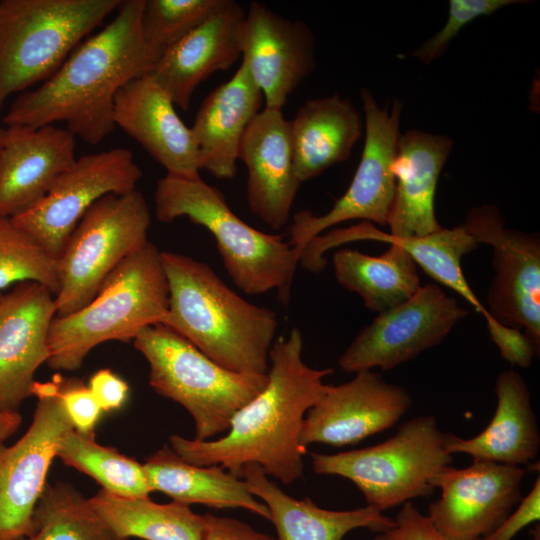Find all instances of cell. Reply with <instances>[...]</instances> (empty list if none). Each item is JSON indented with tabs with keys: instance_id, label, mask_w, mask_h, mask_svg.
I'll list each match as a JSON object with an SVG mask.
<instances>
[{
	"instance_id": "cell-1",
	"label": "cell",
	"mask_w": 540,
	"mask_h": 540,
	"mask_svg": "<svg viewBox=\"0 0 540 540\" xmlns=\"http://www.w3.org/2000/svg\"><path fill=\"white\" fill-rule=\"evenodd\" d=\"M298 328L280 337L269 351L268 381L264 389L236 412L224 436L206 441L169 437L170 448L197 466L218 465L242 479V470L256 464L283 484L301 478L306 448L300 444L307 411L329 385L323 379L333 369H315L302 359Z\"/></svg>"
},
{
	"instance_id": "cell-2",
	"label": "cell",
	"mask_w": 540,
	"mask_h": 540,
	"mask_svg": "<svg viewBox=\"0 0 540 540\" xmlns=\"http://www.w3.org/2000/svg\"><path fill=\"white\" fill-rule=\"evenodd\" d=\"M144 3L121 1L103 29L82 41L43 84L19 95L2 119L6 127L64 122L91 145L111 134L118 91L148 74L156 62L142 38Z\"/></svg>"
},
{
	"instance_id": "cell-3",
	"label": "cell",
	"mask_w": 540,
	"mask_h": 540,
	"mask_svg": "<svg viewBox=\"0 0 540 540\" xmlns=\"http://www.w3.org/2000/svg\"><path fill=\"white\" fill-rule=\"evenodd\" d=\"M161 258L169 297L160 324L226 369L267 374L275 312L245 300L204 262L169 251Z\"/></svg>"
},
{
	"instance_id": "cell-4",
	"label": "cell",
	"mask_w": 540,
	"mask_h": 540,
	"mask_svg": "<svg viewBox=\"0 0 540 540\" xmlns=\"http://www.w3.org/2000/svg\"><path fill=\"white\" fill-rule=\"evenodd\" d=\"M154 209L161 222L188 217L205 227L216 240L227 273L243 292L276 290L280 300L288 302L301 252L281 235L261 232L240 219L199 173H166L157 181Z\"/></svg>"
},
{
	"instance_id": "cell-5",
	"label": "cell",
	"mask_w": 540,
	"mask_h": 540,
	"mask_svg": "<svg viewBox=\"0 0 540 540\" xmlns=\"http://www.w3.org/2000/svg\"><path fill=\"white\" fill-rule=\"evenodd\" d=\"M168 297L161 251L149 241L108 275L86 305L54 317L47 364L55 370L74 371L97 345L133 341L144 328L162 323Z\"/></svg>"
},
{
	"instance_id": "cell-6",
	"label": "cell",
	"mask_w": 540,
	"mask_h": 540,
	"mask_svg": "<svg viewBox=\"0 0 540 540\" xmlns=\"http://www.w3.org/2000/svg\"><path fill=\"white\" fill-rule=\"evenodd\" d=\"M149 364V384L182 405L195 424V440L226 433L237 411L266 386L267 374H243L219 365L163 324L144 328L133 340Z\"/></svg>"
},
{
	"instance_id": "cell-7",
	"label": "cell",
	"mask_w": 540,
	"mask_h": 540,
	"mask_svg": "<svg viewBox=\"0 0 540 540\" xmlns=\"http://www.w3.org/2000/svg\"><path fill=\"white\" fill-rule=\"evenodd\" d=\"M122 0H1L0 115L6 100L47 80Z\"/></svg>"
},
{
	"instance_id": "cell-8",
	"label": "cell",
	"mask_w": 540,
	"mask_h": 540,
	"mask_svg": "<svg viewBox=\"0 0 540 540\" xmlns=\"http://www.w3.org/2000/svg\"><path fill=\"white\" fill-rule=\"evenodd\" d=\"M448 434L434 416L420 415L377 445L335 454L312 452V468L316 474L350 480L367 505L383 513L435 492L434 478L453 462L446 449Z\"/></svg>"
},
{
	"instance_id": "cell-9",
	"label": "cell",
	"mask_w": 540,
	"mask_h": 540,
	"mask_svg": "<svg viewBox=\"0 0 540 540\" xmlns=\"http://www.w3.org/2000/svg\"><path fill=\"white\" fill-rule=\"evenodd\" d=\"M150 224L147 202L137 189L96 201L58 258L56 316L75 312L92 300L108 275L149 242Z\"/></svg>"
},
{
	"instance_id": "cell-10",
	"label": "cell",
	"mask_w": 540,
	"mask_h": 540,
	"mask_svg": "<svg viewBox=\"0 0 540 540\" xmlns=\"http://www.w3.org/2000/svg\"><path fill=\"white\" fill-rule=\"evenodd\" d=\"M38 398L31 425L10 446L0 443V540L34 533V511L62 438L73 425L59 397V380L34 382Z\"/></svg>"
},
{
	"instance_id": "cell-11",
	"label": "cell",
	"mask_w": 540,
	"mask_h": 540,
	"mask_svg": "<svg viewBox=\"0 0 540 540\" xmlns=\"http://www.w3.org/2000/svg\"><path fill=\"white\" fill-rule=\"evenodd\" d=\"M365 116V140L359 165L346 192L323 215L299 211L293 216L289 243L301 254L307 243L325 229L360 219L387 225L395 179L391 170L400 136L402 102L395 99L389 110L372 94L360 93Z\"/></svg>"
},
{
	"instance_id": "cell-12",
	"label": "cell",
	"mask_w": 540,
	"mask_h": 540,
	"mask_svg": "<svg viewBox=\"0 0 540 540\" xmlns=\"http://www.w3.org/2000/svg\"><path fill=\"white\" fill-rule=\"evenodd\" d=\"M141 178L142 170L127 148L83 155L43 199L10 219L58 259L77 224L96 201L109 194L136 190Z\"/></svg>"
},
{
	"instance_id": "cell-13",
	"label": "cell",
	"mask_w": 540,
	"mask_h": 540,
	"mask_svg": "<svg viewBox=\"0 0 540 540\" xmlns=\"http://www.w3.org/2000/svg\"><path fill=\"white\" fill-rule=\"evenodd\" d=\"M468 311L438 285L427 284L403 303L379 313L338 360L340 368L358 373L386 371L439 345Z\"/></svg>"
},
{
	"instance_id": "cell-14",
	"label": "cell",
	"mask_w": 540,
	"mask_h": 540,
	"mask_svg": "<svg viewBox=\"0 0 540 540\" xmlns=\"http://www.w3.org/2000/svg\"><path fill=\"white\" fill-rule=\"evenodd\" d=\"M478 244L493 248L494 278L488 289V314L499 323L524 329L540 348V238L504 227L493 205L473 208L463 223Z\"/></svg>"
},
{
	"instance_id": "cell-15",
	"label": "cell",
	"mask_w": 540,
	"mask_h": 540,
	"mask_svg": "<svg viewBox=\"0 0 540 540\" xmlns=\"http://www.w3.org/2000/svg\"><path fill=\"white\" fill-rule=\"evenodd\" d=\"M526 469L490 461L444 467L434 478L440 497L427 516L450 540H477L502 523L522 499Z\"/></svg>"
},
{
	"instance_id": "cell-16",
	"label": "cell",
	"mask_w": 540,
	"mask_h": 540,
	"mask_svg": "<svg viewBox=\"0 0 540 540\" xmlns=\"http://www.w3.org/2000/svg\"><path fill=\"white\" fill-rule=\"evenodd\" d=\"M355 374L348 382L329 385L307 411L300 435L304 448L313 443L357 444L393 427L411 408L406 388L388 383L372 370Z\"/></svg>"
},
{
	"instance_id": "cell-17",
	"label": "cell",
	"mask_w": 540,
	"mask_h": 540,
	"mask_svg": "<svg viewBox=\"0 0 540 540\" xmlns=\"http://www.w3.org/2000/svg\"><path fill=\"white\" fill-rule=\"evenodd\" d=\"M240 45L242 62L263 95L264 108L282 110L315 66V41L309 27L256 1L246 11Z\"/></svg>"
},
{
	"instance_id": "cell-18",
	"label": "cell",
	"mask_w": 540,
	"mask_h": 540,
	"mask_svg": "<svg viewBox=\"0 0 540 540\" xmlns=\"http://www.w3.org/2000/svg\"><path fill=\"white\" fill-rule=\"evenodd\" d=\"M55 296L23 282L0 299V410H17L29 396L37 369L49 359Z\"/></svg>"
},
{
	"instance_id": "cell-19",
	"label": "cell",
	"mask_w": 540,
	"mask_h": 540,
	"mask_svg": "<svg viewBox=\"0 0 540 540\" xmlns=\"http://www.w3.org/2000/svg\"><path fill=\"white\" fill-rule=\"evenodd\" d=\"M76 137L66 128H3L0 146V218L33 207L72 167Z\"/></svg>"
},
{
	"instance_id": "cell-20",
	"label": "cell",
	"mask_w": 540,
	"mask_h": 540,
	"mask_svg": "<svg viewBox=\"0 0 540 540\" xmlns=\"http://www.w3.org/2000/svg\"><path fill=\"white\" fill-rule=\"evenodd\" d=\"M238 160L247 168L250 210L273 229L284 227L300 186L296 177L290 121L282 110L263 108L241 139Z\"/></svg>"
},
{
	"instance_id": "cell-21",
	"label": "cell",
	"mask_w": 540,
	"mask_h": 540,
	"mask_svg": "<svg viewBox=\"0 0 540 540\" xmlns=\"http://www.w3.org/2000/svg\"><path fill=\"white\" fill-rule=\"evenodd\" d=\"M245 14L239 3L225 0L156 61L148 75L166 91L175 106L187 110L194 91L204 80L238 60Z\"/></svg>"
},
{
	"instance_id": "cell-22",
	"label": "cell",
	"mask_w": 540,
	"mask_h": 540,
	"mask_svg": "<svg viewBox=\"0 0 540 540\" xmlns=\"http://www.w3.org/2000/svg\"><path fill=\"white\" fill-rule=\"evenodd\" d=\"M113 119L115 126L137 141L166 173H199V152L191 128L150 75L133 79L118 91Z\"/></svg>"
},
{
	"instance_id": "cell-23",
	"label": "cell",
	"mask_w": 540,
	"mask_h": 540,
	"mask_svg": "<svg viewBox=\"0 0 540 540\" xmlns=\"http://www.w3.org/2000/svg\"><path fill=\"white\" fill-rule=\"evenodd\" d=\"M453 140L445 135L409 130L397 143L392 173L394 197L387 225L395 239L424 236L440 230L434 199L441 170Z\"/></svg>"
},
{
	"instance_id": "cell-24",
	"label": "cell",
	"mask_w": 540,
	"mask_h": 540,
	"mask_svg": "<svg viewBox=\"0 0 540 540\" xmlns=\"http://www.w3.org/2000/svg\"><path fill=\"white\" fill-rule=\"evenodd\" d=\"M263 101L260 89L241 61L232 78L203 100L190 127L199 152L200 169L219 179L234 178L241 139L262 110Z\"/></svg>"
},
{
	"instance_id": "cell-25",
	"label": "cell",
	"mask_w": 540,
	"mask_h": 540,
	"mask_svg": "<svg viewBox=\"0 0 540 540\" xmlns=\"http://www.w3.org/2000/svg\"><path fill=\"white\" fill-rule=\"evenodd\" d=\"M495 394L497 405L487 427L468 439L449 433L446 449L473 461L529 465L539 453L540 433L527 384L520 373L509 369L498 375Z\"/></svg>"
},
{
	"instance_id": "cell-26",
	"label": "cell",
	"mask_w": 540,
	"mask_h": 540,
	"mask_svg": "<svg viewBox=\"0 0 540 540\" xmlns=\"http://www.w3.org/2000/svg\"><path fill=\"white\" fill-rule=\"evenodd\" d=\"M242 479L249 491L267 506L276 540H342L355 529L379 533L395 523L394 518L369 505L337 511L321 508L310 498L295 499L256 464L243 468Z\"/></svg>"
},
{
	"instance_id": "cell-27",
	"label": "cell",
	"mask_w": 540,
	"mask_h": 540,
	"mask_svg": "<svg viewBox=\"0 0 540 540\" xmlns=\"http://www.w3.org/2000/svg\"><path fill=\"white\" fill-rule=\"evenodd\" d=\"M289 121L293 166L300 183L346 161L364 132L360 113L339 94L308 100Z\"/></svg>"
},
{
	"instance_id": "cell-28",
	"label": "cell",
	"mask_w": 540,
	"mask_h": 540,
	"mask_svg": "<svg viewBox=\"0 0 540 540\" xmlns=\"http://www.w3.org/2000/svg\"><path fill=\"white\" fill-rule=\"evenodd\" d=\"M151 492L159 491L186 505L243 508L270 520L267 506L240 479L218 465L197 466L181 459L170 446L143 464Z\"/></svg>"
},
{
	"instance_id": "cell-29",
	"label": "cell",
	"mask_w": 540,
	"mask_h": 540,
	"mask_svg": "<svg viewBox=\"0 0 540 540\" xmlns=\"http://www.w3.org/2000/svg\"><path fill=\"white\" fill-rule=\"evenodd\" d=\"M328 239L333 247L353 240L396 243L434 280L457 292L484 317L488 315L461 269V258L479 245L464 224L450 229L442 227L424 236L395 239L376 229L370 222L363 221L348 229L329 232Z\"/></svg>"
},
{
	"instance_id": "cell-30",
	"label": "cell",
	"mask_w": 540,
	"mask_h": 540,
	"mask_svg": "<svg viewBox=\"0 0 540 540\" xmlns=\"http://www.w3.org/2000/svg\"><path fill=\"white\" fill-rule=\"evenodd\" d=\"M389 244L379 256L350 248L332 256L339 284L360 295L366 308L378 314L403 303L421 287L414 260L398 244Z\"/></svg>"
},
{
	"instance_id": "cell-31",
	"label": "cell",
	"mask_w": 540,
	"mask_h": 540,
	"mask_svg": "<svg viewBox=\"0 0 540 540\" xmlns=\"http://www.w3.org/2000/svg\"><path fill=\"white\" fill-rule=\"evenodd\" d=\"M89 501L109 527L128 540H202L205 530L204 515L177 501L160 504L150 497H123L103 489Z\"/></svg>"
},
{
	"instance_id": "cell-32",
	"label": "cell",
	"mask_w": 540,
	"mask_h": 540,
	"mask_svg": "<svg viewBox=\"0 0 540 540\" xmlns=\"http://www.w3.org/2000/svg\"><path fill=\"white\" fill-rule=\"evenodd\" d=\"M56 457L92 477L109 493L123 497H149L151 493L143 464L97 443L94 433L69 431L60 441Z\"/></svg>"
},
{
	"instance_id": "cell-33",
	"label": "cell",
	"mask_w": 540,
	"mask_h": 540,
	"mask_svg": "<svg viewBox=\"0 0 540 540\" xmlns=\"http://www.w3.org/2000/svg\"><path fill=\"white\" fill-rule=\"evenodd\" d=\"M34 533L22 540H128L115 533L76 488L47 483L34 511Z\"/></svg>"
},
{
	"instance_id": "cell-34",
	"label": "cell",
	"mask_w": 540,
	"mask_h": 540,
	"mask_svg": "<svg viewBox=\"0 0 540 540\" xmlns=\"http://www.w3.org/2000/svg\"><path fill=\"white\" fill-rule=\"evenodd\" d=\"M23 282H36L54 296L59 291L58 259L10 218H0V292Z\"/></svg>"
},
{
	"instance_id": "cell-35",
	"label": "cell",
	"mask_w": 540,
	"mask_h": 540,
	"mask_svg": "<svg viewBox=\"0 0 540 540\" xmlns=\"http://www.w3.org/2000/svg\"><path fill=\"white\" fill-rule=\"evenodd\" d=\"M224 2L225 0H145L141 32L146 48L157 61L166 50L200 25Z\"/></svg>"
},
{
	"instance_id": "cell-36",
	"label": "cell",
	"mask_w": 540,
	"mask_h": 540,
	"mask_svg": "<svg viewBox=\"0 0 540 540\" xmlns=\"http://www.w3.org/2000/svg\"><path fill=\"white\" fill-rule=\"evenodd\" d=\"M519 0H450L448 18L445 25L431 38L424 42L412 53L424 64H429L441 57L451 40L468 23L480 16H488L497 10L515 3Z\"/></svg>"
},
{
	"instance_id": "cell-37",
	"label": "cell",
	"mask_w": 540,
	"mask_h": 540,
	"mask_svg": "<svg viewBox=\"0 0 540 540\" xmlns=\"http://www.w3.org/2000/svg\"><path fill=\"white\" fill-rule=\"evenodd\" d=\"M59 397L74 430L80 433H94L103 411L89 387L77 379L66 381L59 379Z\"/></svg>"
},
{
	"instance_id": "cell-38",
	"label": "cell",
	"mask_w": 540,
	"mask_h": 540,
	"mask_svg": "<svg viewBox=\"0 0 540 540\" xmlns=\"http://www.w3.org/2000/svg\"><path fill=\"white\" fill-rule=\"evenodd\" d=\"M394 525L370 540H450L440 533L430 518L408 501L401 505Z\"/></svg>"
},
{
	"instance_id": "cell-39",
	"label": "cell",
	"mask_w": 540,
	"mask_h": 540,
	"mask_svg": "<svg viewBox=\"0 0 540 540\" xmlns=\"http://www.w3.org/2000/svg\"><path fill=\"white\" fill-rule=\"evenodd\" d=\"M484 318L489 336L502 358L511 365L528 368L533 358L539 354L528 336L518 328L499 323L489 314Z\"/></svg>"
},
{
	"instance_id": "cell-40",
	"label": "cell",
	"mask_w": 540,
	"mask_h": 540,
	"mask_svg": "<svg viewBox=\"0 0 540 540\" xmlns=\"http://www.w3.org/2000/svg\"><path fill=\"white\" fill-rule=\"evenodd\" d=\"M540 519V478L534 482L530 492L508 517L493 531L477 540H512L526 526Z\"/></svg>"
},
{
	"instance_id": "cell-41",
	"label": "cell",
	"mask_w": 540,
	"mask_h": 540,
	"mask_svg": "<svg viewBox=\"0 0 540 540\" xmlns=\"http://www.w3.org/2000/svg\"><path fill=\"white\" fill-rule=\"evenodd\" d=\"M88 387L103 412L122 407L129 392L127 383L110 369L95 372L89 380Z\"/></svg>"
},
{
	"instance_id": "cell-42",
	"label": "cell",
	"mask_w": 540,
	"mask_h": 540,
	"mask_svg": "<svg viewBox=\"0 0 540 540\" xmlns=\"http://www.w3.org/2000/svg\"><path fill=\"white\" fill-rule=\"evenodd\" d=\"M204 518L205 530L202 540H275L241 520L210 513L205 514Z\"/></svg>"
},
{
	"instance_id": "cell-43",
	"label": "cell",
	"mask_w": 540,
	"mask_h": 540,
	"mask_svg": "<svg viewBox=\"0 0 540 540\" xmlns=\"http://www.w3.org/2000/svg\"><path fill=\"white\" fill-rule=\"evenodd\" d=\"M21 422L22 418L17 410H0V443L12 436Z\"/></svg>"
},
{
	"instance_id": "cell-44",
	"label": "cell",
	"mask_w": 540,
	"mask_h": 540,
	"mask_svg": "<svg viewBox=\"0 0 540 540\" xmlns=\"http://www.w3.org/2000/svg\"><path fill=\"white\" fill-rule=\"evenodd\" d=\"M2 130L3 128H0V146H1V141H2Z\"/></svg>"
},
{
	"instance_id": "cell-45",
	"label": "cell",
	"mask_w": 540,
	"mask_h": 540,
	"mask_svg": "<svg viewBox=\"0 0 540 540\" xmlns=\"http://www.w3.org/2000/svg\"><path fill=\"white\" fill-rule=\"evenodd\" d=\"M2 295H3V294L0 292V299H1Z\"/></svg>"
}]
</instances>
